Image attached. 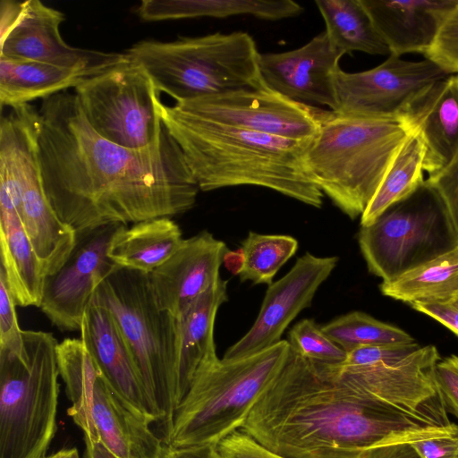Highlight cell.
I'll return each mask as SVG.
<instances>
[{
  "mask_svg": "<svg viewBox=\"0 0 458 458\" xmlns=\"http://www.w3.org/2000/svg\"><path fill=\"white\" fill-rule=\"evenodd\" d=\"M38 113L44 191L77 234L172 217L194 206L199 188L165 128L152 147L123 148L89 125L76 95L67 90L42 99Z\"/></svg>",
  "mask_w": 458,
  "mask_h": 458,
  "instance_id": "obj_1",
  "label": "cell"
},
{
  "mask_svg": "<svg viewBox=\"0 0 458 458\" xmlns=\"http://www.w3.org/2000/svg\"><path fill=\"white\" fill-rule=\"evenodd\" d=\"M287 458H368L380 446L458 430L443 401L413 408L360 394L291 347L241 428Z\"/></svg>",
  "mask_w": 458,
  "mask_h": 458,
  "instance_id": "obj_2",
  "label": "cell"
},
{
  "mask_svg": "<svg viewBox=\"0 0 458 458\" xmlns=\"http://www.w3.org/2000/svg\"><path fill=\"white\" fill-rule=\"evenodd\" d=\"M163 125L182 149L200 191L253 185L320 208L323 193L305 165L311 140L238 129L157 100Z\"/></svg>",
  "mask_w": 458,
  "mask_h": 458,
  "instance_id": "obj_3",
  "label": "cell"
},
{
  "mask_svg": "<svg viewBox=\"0 0 458 458\" xmlns=\"http://www.w3.org/2000/svg\"><path fill=\"white\" fill-rule=\"evenodd\" d=\"M403 120L332 111L305 154L313 181L351 219L361 216L411 133Z\"/></svg>",
  "mask_w": 458,
  "mask_h": 458,
  "instance_id": "obj_4",
  "label": "cell"
},
{
  "mask_svg": "<svg viewBox=\"0 0 458 458\" xmlns=\"http://www.w3.org/2000/svg\"><path fill=\"white\" fill-rule=\"evenodd\" d=\"M290 353V344L281 340L248 356H216L205 362L175 410L165 444L216 445L241 429L252 405L279 376Z\"/></svg>",
  "mask_w": 458,
  "mask_h": 458,
  "instance_id": "obj_5",
  "label": "cell"
},
{
  "mask_svg": "<svg viewBox=\"0 0 458 458\" xmlns=\"http://www.w3.org/2000/svg\"><path fill=\"white\" fill-rule=\"evenodd\" d=\"M93 297L113 317L160 413L166 438L182 400L177 318L158 308L148 274L118 266L97 285Z\"/></svg>",
  "mask_w": 458,
  "mask_h": 458,
  "instance_id": "obj_6",
  "label": "cell"
},
{
  "mask_svg": "<svg viewBox=\"0 0 458 458\" xmlns=\"http://www.w3.org/2000/svg\"><path fill=\"white\" fill-rule=\"evenodd\" d=\"M175 102L265 87L257 45L247 32H216L174 41L142 40L126 52Z\"/></svg>",
  "mask_w": 458,
  "mask_h": 458,
  "instance_id": "obj_7",
  "label": "cell"
},
{
  "mask_svg": "<svg viewBox=\"0 0 458 458\" xmlns=\"http://www.w3.org/2000/svg\"><path fill=\"white\" fill-rule=\"evenodd\" d=\"M48 332L23 330L0 349V458H43L56 431L57 346Z\"/></svg>",
  "mask_w": 458,
  "mask_h": 458,
  "instance_id": "obj_8",
  "label": "cell"
},
{
  "mask_svg": "<svg viewBox=\"0 0 458 458\" xmlns=\"http://www.w3.org/2000/svg\"><path fill=\"white\" fill-rule=\"evenodd\" d=\"M57 363L72 403L68 414L84 437L118 458H156L163 443L150 429L152 421L113 388L81 338L59 343Z\"/></svg>",
  "mask_w": 458,
  "mask_h": 458,
  "instance_id": "obj_9",
  "label": "cell"
},
{
  "mask_svg": "<svg viewBox=\"0 0 458 458\" xmlns=\"http://www.w3.org/2000/svg\"><path fill=\"white\" fill-rule=\"evenodd\" d=\"M369 271L393 280L458 245V236L436 191L424 182L388 208L358 235Z\"/></svg>",
  "mask_w": 458,
  "mask_h": 458,
  "instance_id": "obj_10",
  "label": "cell"
},
{
  "mask_svg": "<svg viewBox=\"0 0 458 458\" xmlns=\"http://www.w3.org/2000/svg\"><path fill=\"white\" fill-rule=\"evenodd\" d=\"M39 113L16 106L0 121V166L18 182L21 221L45 277L56 273L72 252L77 233L56 215L44 191L38 157Z\"/></svg>",
  "mask_w": 458,
  "mask_h": 458,
  "instance_id": "obj_11",
  "label": "cell"
},
{
  "mask_svg": "<svg viewBox=\"0 0 458 458\" xmlns=\"http://www.w3.org/2000/svg\"><path fill=\"white\" fill-rule=\"evenodd\" d=\"M89 125L119 146L141 149L158 143L164 131L160 94L145 70L127 58L74 88Z\"/></svg>",
  "mask_w": 458,
  "mask_h": 458,
  "instance_id": "obj_12",
  "label": "cell"
},
{
  "mask_svg": "<svg viewBox=\"0 0 458 458\" xmlns=\"http://www.w3.org/2000/svg\"><path fill=\"white\" fill-rule=\"evenodd\" d=\"M174 105L213 123L293 140L314 138L332 113L293 101L266 86L239 89Z\"/></svg>",
  "mask_w": 458,
  "mask_h": 458,
  "instance_id": "obj_13",
  "label": "cell"
},
{
  "mask_svg": "<svg viewBox=\"0 0 458 458\" xmlns=\"http://www.w3.org/2000/svg\"><path fill=\"white\" fill-rule=\"evenodd\" d=\"M451 75L429 59L407 61L389 55L377 67L335 76L336 113L403 120L411 104L434 83Z\"/></svg>",
  "mask_w": 458,
  "mask_h": 458,
  "instance_id": "obj_14",
  "label": "cell"
},
{
  "mask_svg": "<svg viewBox=\"0 0 458 458\" xmlns=\"http://www.w3.org/2000/svg\"><path fill=\"white\" fill-rule=\"evenodd\" d=\"M117 226L78 233L68 259L46 277L40 309L60 330H81L97 285L116 267L107 257V249Z\"/></svg>",
  "mask_w": 458,
  "mask_h": 458,
  "instance_id": "obj_15",
  "label": "cell"
},
{
  "mask_svg": "<svg viewBox=\"0 0 458 458\" xmlns=\"http://www.w3.org/2000/svg\"><path fill=\"white\" fill-rule=\"evenodd\" d=\"M64 14L39 0L24 1L21 13L1 38L0 56L32 60L92 76L124 61L125 53L104 52L68 45L60 33Z\"/></svg>",
  "mask_w": 458,
  "mask_h": 458,
  "instance_id": "obj_16",
  "label": "cell"
},
{
  "mask_svg": "<svg viewBox=\"0 0 458 458\" xmlns=\"http://www.w3.org/2000/svg\"><path fill=\"white\" fill-rule=\"evenodd\" d=\"M337 262V257L320 258L310 253L299 258L285 276L268 285L254 324L223 358L248 356L280 342L290 323L311 305L318 287Z\"/></svg>",
  "mask_w": 458,
  "mask_h": 458,
  "instance_id": "obj_17",
  "label": "cell"
},
{
  "mask_svg": "<svg viewBox=\"0 0 458 458\" xmlns=\"http://www.w3.org/2000/svg\"><path fill=\"white\" fill-rule=\"evenodd\" d=\"M344 54L324 30L302 47L260 53L259 70L266 87L295 102L337 110L335 76Z\"/></svg>",
  "mask_w": 458,
  "mask_h": 458,
  "instance_id": "obj_18",
  "label": "cell"
},
{
  "mask_svg": "<svg viewBox=\"0 0 458 458\" xmlns=\"http://www.w3.org/2000/svg\"><path fill=\"white\" fill-rule=\"evenodd\" d=\"M227 252L226 245L208 231L183 239L174 253L148 274L158 308L179 317L220 279Z\"/></svg>",
  "mask_w": 458,
  "mask_h": 458,
  "instance_id": "obj_19",
  "label": "cell"
},
{
  "mask_svg": "<svg viewBox=\"0 0 458 458\" xmlns=\"http://www.w3.org/2000/svg\"><path fill=\"white\" fill-rule=\"evenodd\" d=\"M80 331L87 351L113 388L152 422L160 421L113 317L94 297Z\"/></svg>",
  "mask_w": 458,
  "mask_h": 458,
  "instance_id": "obj_20",
  "label": "cell"
},
{
  "mask_svg": "<svg viewBox=\"0 0 458 458\" xmlns=\"http://www.w3.org/2000/svg\"><path fill=\"white\" fill-rule=\"evenodd\" d=\"M390 55L426 54L458 0H361Z\"/></svg>",
  "mask_w": 458,
  "mask_h": 458,
  "instance_id": "obj_21",
  "label": "cell"
},
{
  "mask_svg": "<svg viewBox=\"0 0 458 458\" xmlns=\"http://www.w3.org/2000/svg\"><path fill=\"white\" fill-rule=\"evenodd\" d=\"M425 147L424 171L435 174L458 155V73L437 81L403 119Z\"/></svg>",
  "mask_w": 458,
  "mask_h": 458,
  "instance_id": "obj_22",
  "label": "cell"
},
{
  "mask_svg": "<svg viewBox=\"0 0 458 458\" xmlns=\"http://www.w3.org/2000/svg\"><path fill=\"white\" fill-rule=\"evenodd\" d=\"M227 301V281L219 279L177 317L179 378L182 398L199 369L216 357L214 327L219 307Z\"/></svg>",
  "mask_w": 458,
  "mask_h": 458,
  "instance_id": "obj_23",
  "label": "cell"
},
{
  "mask_svg": "<svg viewBox=\"0 0 458 458\" xmlns=\"http://www.w3.org/2000/svg\"><path fill=\"white\" fill-rule=\"evenodd\" d=\"M182 241L181 228L172 217L118 225L107 257L120 267L149 274L165 263Z\"/></svg>",
  "mask_w": 458,
  "mask_h": 458,
  "instance_id": "obj_24",
  "label": "cell"
},
{
  "mask_svg": "<svg viewBox=\"0 0 458 458\" xmlns=\"http://www.w3.org/2000/svg\"><path fill=\"white\" fill-rule=\"evenodd\" d=\"M302 10L292 0H143L136 13L145 21L234 15L278 21L297 16Z\"/></svg>",
  "mask_w": 458,
  "mask_h": 458,
  "instance_id": "obj_25",
  "label": "cell"
},
{
  "mask_svg": "<svg viewBox=\"0 0 458 458\" xmlns=\"http://www.w3.org/2000/svg\"><path fill=\"white\" fill-rule=\"evenodd\" d=\"M0 270L17 306L40 307L45 279L17 213H0Z\"/></svg>",
  "mask_w": 458,
  "mask_h": 458,
  "instance_id": "obj_26",
  "label": "cell"
},
{
  "mask_svg": "<svg viewBox=\"0 0 458 458\" xmlns=\"http://www.w3.org/2000/svg\"><path fill=\"white\" fill-rule=\"evenodd\" d=\"M89 76L54 64L0 56V104L18 106L75 88Z\"/></svg>",
  "mask_w": 458,
  "mask_h": 458,
  "instance_id": "obj_27",
  "label": "cell"
},
{
  "mask_svg": "<svg viewBox=\"0 0 458 458\" xmlns=\"http://www.w3.org/2000/svg\"><path fill=\"white\" fill-rule=\"evenodd\" d=\"M379 289L389 298L407 302H445L458 298V245L429 261L382 282Z\"/></svg>",
  "mask_w": 458,
  "mask_h": 458,
  "instance_id": "obj_28",
  "label": "cell"
},
{
  "mask_svg": "<svg viewBox=\"0 0 458 458\" xmlns=\"http://www.w3.org/2000/svg\"><path fill=\"white\" fill-rule=\"evenodd\" d=\"M332 45L342 54L390 55L361 0H317Z\"/></svg>",
  "mask_w": 458,
  "mask_h": 458,
  "instance_id": "obj_29",
  "label": "cell"
},
{
  "mask_svg": "<svg viewBox=\"0 0 458 458\" xmlns=\"http://www.w3.org/2000/svg\"><path fill=\"white\" fill-rule=\"evenodd\" d=\"M424 144L420 136L411 131L361 215V226L372 224L388 208L411 195L424 182Z\"/></svg>",
  "mask_w": 458,
  "mask_h": 458,
  "instance_id": "obj_30",
  "label": "cell"
},
{
  "mask_svg": "<svg viewBox=\"0 0 458 458\" xmlns=\"http://www.w3.org/2000/svg\"><path fill=\"white\" fill-rule=\"evenodd\" d=\"M297 249V240L290 235L250 232L242 242L241 266L237 275L242 282L270 285L276 274Z\"/></svg>",
  "mask_w": 458,
  "mask_h": 458,
  "instance_id": "obj_31",
  "label": "cell"
},
{
  "mask_svg": "<svg viewBox=\"0 0 458 458\" xmlns=\"http://www.w3.org/2000/svg\"><path fill=\"white\" fill-rule=\"evenodd\" d=\"M321 329L346 352L368 346L416 343L406 331L360 311L341 316Z\"/></svg>",
  "mask_w": 458,
  "mask_h": 458,
  "instance_id": "obj_32",
  "label": "cell"
},
{
  "mask_svg": "<svg viewBox=\"0 0 458 458\" xmlns=\"http://www.w3.org/2000/svg\"><path fill=\"white\" fill-rule=\"evenodd\" d=\"M287 340L302 357L327 365L344 362L347 352L323 332L314 320L303 319L290 331Z\"/></svg>",
  "mask_w": 458,
  "mask_h": 458,
  "instance_id": "obj_33",
  "label": "cell"
},
{
  "mask_svg": "<svg viewBox=\"0 0 458 458\" xmlns=\"http://www.w3.org/2000/svg\"><path fill=\"white\" fill-rule=\"evenodd\" d=\"M424 55L450 74L458 73V5L450 13L433 46Z\"/></svg>",
  "mask_w": 458,
  "mask_h": 458,
  "instance_id": "obj_34",
  "label": "cell"
},
{
  "mask_svg": "<svg viewBox=\"0 0 458 458\" xmlns=\"http://www.w3.org/2000/svg\"><path fill=\"white\" fill-rule=\"evenodd\" d=\"M426 181L441 199L458 236V155L445 167L429 174Z\"/></svg>",
  "mask_w": 458,
  "mask_h": 458,
  "instance_id": "obj_35",
  "label": "cell"
},
{
  "mask_svg": "<svg viewBox=\"0 0 458 458\" xmlns=\"http://www.w3.org/2000/svg\"><path fill=\"white\" fill-rule=\"evenodd\" d=\"M420 347L417 343L409 344H384L362 347L347 352L344 364L373 365L394 363L412 354Z\"/></svg>",
  "mask_w": 458,
  "mask_h": 458,
  "instance_id": "obj_36",
  "label": "cell"
},
{
  "mask_svg": "<svg viewBox=\"0 0 458 458\" xmlns=\"http://www.w3.org/2000/svg\"><path fill=\"white\" fill-rule=\"evenodd\" d=\"M16 303L0 270V349L18 348L22 344V332L16 315Z\"/></svg>",
  "mask_w": 458,
  "mask_h": 458,
  "instance_id": "obj_37",
  "label": "cell"
},
{
  "mask_svg": "<svg viewBox=\"0 0 458 458\" xmlns=\"http://www.w3.org/2000/svg\"><path fill=\"white\" fill-rule=\"evenodd\" d=\"M216 450L220 458H287L268 450L242 429L224 438Z\"/></svg>",
  "mask_w": 458,
  "mask_h": 458,
  "instance_id": "obj_38",
  "label": "cell"
},
{
  "mask_svg": "<svg viewBox=\"0 0 458 458\" xmlns=\"http://www.w3.org/2000/svg\"><path fill=\"white\" fill-rule=\"evenodd\" d=\"M434 377L446 411L458 418V356L440 359L435 366Z\"/></svg>",
  "mask_w": 458,
  "mask_h": 458,
  "instance_id": "obj_39",
  "label": "cell"
},
{
  "mask_svg": "<svg viewBox=\"0 0 458 458\" xmlns=\"http://www.w3.org/2000/svg\"><path fill=\"white\" fill-rule=\"evenodd\" d=\"M421 458H458V430L411 443Z\"/></svg>",
  "mask_w": 458,
  "mask_h": 458,
  "instance_id": "obj_40",
  "label": "cell"
},
{
  "mask_svg": "<svg viewBox=\"0 0 458 458\" xmlns=\"http://www.w3.org/2000/svg\"><path fill=\"white\" fill-rule=\"evenodd\" d=\"M410 305L413 310L436 319L458 335V303L454 301L414 302Z\"/></svg>",
  "mask_w": 458,
  "mask_h": 458,
  "instance_id": "obj_41",
  "label": "cell"
},
{
  "mask_svg": "<svg viewBox=\"0 0 458 458\" xmlns=\"http://www.w3.org/2000/svg\"><path fill=\"white\" fill-rule=\"evenodd\" d=\"M156 458H220L216 445L174 447L163 443Z\"/></svg>",
  "mask_w": 458,
  "mask_h": 458,
  "instance_id": "obj_42",
  "label": "cell"
},
{
  "mask_svg": "<svg viewBox=\"0 0 458 458\" xmlns=\"http://www.w3.org/2000/svg\"><path fill=\"white\" fill-rule=\"evenodd\" d=\"M368 458H421L409 442L386 445L374 449Z\"/></svg>",
  "mask_w": 458,
  "mask_h": 458,
  "instance_id": "obj_43",
  "label": "cell"
},
{
  "mask_svg": "<svg viewBox=\"0 0 458 458\" xmlns=\"http://www.w3.org/2000/svg\"><path fill=\"white\" fill-rule=\"evenodd\" d=\"M86 450L84 458H118L101 442L84 437Z\"/></svg>",
  "mask_w": 458,
  "mask_h": 458,
  "instance_id": "obj_44",
  "label": "cell"
},
{
  "mask_svg": "<svg viewBox=\"0 0 458 458\" xmlns=\"http://www.w3.org/2000/svg\"><path fill=\"white\" fill-rule=\"evenodd\" d=\"M43 458H80L79 453L75 447L69 448V449H62L58 451L57 453L45 456Z\"/></svg>",
  "mask_w": 458,
  "mask_h": 458,
  "instance_id": "obj_45",
  "label": "cell"
},
{
  "mask_svg": "<svg viewBox=\"0 0 458 458\" xmlns=\"http://www.w3.org/2000/svg\"><path fill=\"white\" fill-rule=\"evenodd\" d=\"M454 301L458 303V298H456V299L454 300Z\"/></svg>",
  "mask_w": 458,
  "mask_h": 458,
  "instance_id": "obj_46",
  "label": "cell"
}]
</instances>
